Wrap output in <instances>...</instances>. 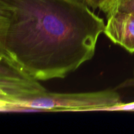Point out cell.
<instances>
[{"mask_svg": "<svg viewBox=\"0 0 134 134\" xmlns=\"http://www.w3.org/2000/svg\"><path fill=\"white\" fill-rule=\"evenodd\" d=\"M105 24L85 0H0V58L39 81L94 56Z\"/></svg>", "mask_w": 134, "mask_h": 134, "instance_id": "cell-1", "label": "cell"}, {"mask_svg": "<svg viewBox=\"0 0 134 134\" xmlns=\"http://www.w3.org/2000/svg\"><path fill=\"white\" fill-rule=\"evenodd\" d=\"M122 103L120 95L113 90L81 93L51 92L47 90L18 104L14 111H106Z\"/></svg>", "mask_w": 134, "mask_h": 134, "instance_id": "cell-2", "label": "cell"}, {"mask_svg": "<svg viewBox=\"0 0 134 134\" xmlns=\"http://www.w3.org/2000/svg\"><path fill=\"white\" fill-rule=\"evenodd\" d=\"M39 80L0 58V110L14 111L22 102L47 91Z\"/></svg>", "mask_w": 134, "mask_h": 134, "instance_id": "cell-3", "label": "cell"}, {"mask_svg": "<svg viewBox=\"0 0 134 134\" xmlns=\"http://www.w3.org/2000/svg\"><path fill=\"white\" fill-rule=\"evenodd\" d=\"M104 34L114 43L134 53V14L113 11L107 15Z\"/></svg>", "mask_w": 134, "mask_h": 134, "instance_id": "cell-4", "label": "cell"}, {"mask_svg": "<svg viewBox=\"0 0 134 134\" xmlns=\"http://www.w3.org/2000/svg\"><path fill=\"white\" fill-rule=\"evenodd\" d=\"M113 11L124 12L134 14V0H115L108 14Z\"/></svg>", "mask_w": 134, "mask_h": 134, "instance_id": "cell-5", "label": "cell"}, {"mask_svg": "<svg viewBox=\"0 0 134 134\" xmlns=\"http://www.w3.org/2000/svg\"><path fill=\"white\" fill-rule=\"evenodd\" d=\"M86 3L93 9H99L107 14L115 0H85Z\"/></svg>", "mask_w": 134, "mask_h": 134, "instance_id": "cell-6", "label": "cell"}, {"mask_svg": "<svg viewBox=\"0 0 134 134\" xmlns=\"http://www.w3.org/2000/svg\"><path fill=\"white\" fill-rule=\"evenodd\" d=\"M134 111V102L128 103H124L112 107L108 111Z\"/></svg>", "mask_w": 134, "mask_h": 134, "instance_id": "cell-7", "label": "cell"}, {"mask_svg": "<svg viewBox=\"0 0 134 134\" xmlns=\"http://www.w3.org/2000/svg\"><path fill=\"white\" fill-rule=\"evenodd\" d=\"M134 86V69L133 76L131 78L126 80L123 82H122L120 85L117 87V88H127V87H132Z\"/></svg>", "mask_w": 134, "mask_h": 134, "instance_id": "cell-8", "label": "cell"}]
</instances>
